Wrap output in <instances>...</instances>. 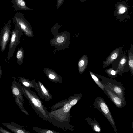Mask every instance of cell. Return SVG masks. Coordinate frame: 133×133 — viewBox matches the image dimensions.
<instances>
[{
    "label": "cell",
    "mask_w": 133,
    "mask_h": 133,
    "mask_svg": "<svg viewBox=\"0 0 133 133\" xmlns=\"http://www.w3.org/2000/svg\"><path fill=\"white\" fill-rule=\"evenodd\" d=\"M0 133H11V132L0 126Z\"/></svg>",
    "instance_id": "obj_25"
},
{
    "label": "cell",
    "mask_w": 133,
    "mask_h": 133,
    "mask_svg": "<svg viewBox=\"0 0 133 133\" xmlns=\"http://www.w3.org/2000/svg\"><path fill=\"white\" fill-rule=\"evenodd\" d=\"M128 6L124 2H120L117 3L115 5L114 12V15L118 18L125 16V15H127L128 10Z\"/></svg>",
    "instance_id": "obj_6"
},
{
    "label": "cell",
    "mask_w": 133,
    "mask_h": 133,
    "mask_svg": "<svg viewBox=\"0 0 133 133\" xmlns=\"http://www.w3.org/2000/svg\"><path fill=\"white\" fill-rule=\"evenodd\" d=\"M127 59L125 56L122 57L120 60L118 66L117 67L118 70H122L126 63Z\"/></svg>",
    "instance_id": "obj_17"
},
{
    "label": "cell",
    "mask_w": 133,
    "mask_h": 133,
    "mask_svg": "<svg viewBox=\"0 0 133 133\" xmlns=\"http://www.w3.org/2000/svg\"><path fill=\"white\" fill-rule=\"evenodd\" d=\"M79 99H74L72 100L70 102V104L71 106H72L75 104L77 103Z\"/></svg>",
    "instance_id": "obj_23"
},
{
    "label": "cell",
    "mask_w": 133,
    "mask_h": 133,
    "mask_svg": "<svg viewBox=\"0 0 133 133\" xmlns=\"http://www.w3.org/2000/svg\"><path fill=\"white\" fill-rule=\"evenodd\" d=\"M2 69H1V66L0 65V79L1 78V76L2 75Z\"/></svg>",
    "instance_id": "obj_28"
},
{
    "label": "cell",
    "mask_w": 133,
    "mask_h": 133,
    "mask_svg": "<svg viewBox=\"0 0 133 133\" xmlns=\"http://www.w3.org/2000/svg\"><path fill=\"white\" fill-rule=\"evenodd\" d=\"M2 124L12 132L15 133H25L26 131L19 125L13 122L10 123L3 122Z\"/></svg>",
    "instance_id": "obj_10"
},
{
    "label": "cell",
    "mask_w": 133,
    "mask_h": 133,
    "mask_svg": "<svg viewBox=\"0 0 133 133\" xmlns=\"http://www.w3.org/2000/svg\"><path fill=\"white\" fill-rule=\"evenodd\" d=\"M122 100L125 105L126 102L125 98V89L121 84H116L111 82H106L105 83Z\"/></svg>",
    "instance_id": "obj_5"
},
{
    "label": "cell",
    "mask_w": 133,
    "mask_h": 133,
    "mask_svg": "<svg viewBox=\"0 0 133 133\" xmlns=\"http://www.w3.org/2000/svg\"><path fill=\"white\" fill-rule=\"evenodd\" d=\"M11 3L14 8L13 11L14 12L20 10H33L26 6L25 2L24 0H12Z\"/></svg>",
    "instance_id": "obj_9"
},
{
    "label": "cell",
    "mask_w": 133,
    "mask_h": 133,
    "mask_svg": "<svg viewBox=\"0 0 133 133\" xmlns=\"http://www.w3.org/2000/svg\"><path fill=\"white\" fill-rule=\"evenodd\" d=\"M14 29L11 31V36L9 44V50L7 56L5 59L6 62L11 59L14 51L17 46L20 43L21 38L23 35L22 31L16 25Z\"/></svg>",
    "instance_id": "obj_1"
},
{
    "label": "cell",
    "mask_w": 133,
    "mask_h": 133,
    "mask_svg": "<svg viewBox=\"0 0 133 133\" xmlns=\"http://www.w3.org/2000/svg\"><path fill=\"white\" fill-rule=\"evenodd\" d=\"M80 1H81V2H83L86 1L87 0H79Z\"/></svg>",
    "instance_id": "obj_30"
},
{
    "label": "cell",
    "mask_w": 133,
    "mask_h": 133,
    "mask_svg": "<svg viewBox=\"0 0 133 133\" xmlns=\"http://www.w3.org/2000/svg\"><path fill=\"white\" fill-rule=\"evenodd\" d=\"M94 106L101 112L109 122L114 131L117 133L114 121L108 107L103 98L97 97L93 103Z\"/></svg>",
    "instance_id": "obj_2"
},
{
    "label": "cell",
    "mask_w": 133,
    "mask_h": 133,
    "mask_svg": "<svg viewBox=\"0 0 133 133\" xmlns=\"http://www.w3.org/2000/svg\"><path fill=\"white\" fill-rule=\"evenodd\" d=\"M24 57V51L22 47L18 49L16 54L17 63L19 65L22 64L23 63Z\"/></svg>",
    "instance_id": "obj_13"
},
{
    "label": "cell",
    "mask_w": 133,
    "mask_h": 133,
    "mask_svg": "<svg viewBox=\"0 0 133 133\" xmlns=\"http://www.w3.org/2000/svg\"><path fill=\"white\" fill-rule=\"evenodd\" d=\"M128 64L132 74L133 70V58L132 55L129 56L128 60Z\"/></svg>",
    "instance_id": "obj_18"
},
{
    "label": "cell",
    "mask_w": 133,
    "mask_h": 133,
    "mask_svg": "<svg viewBox=\"0 0 133 133\" xmlns=\"http://www.w3.org/2000/svg\"><path fill=\"white\" fill-rule=\"evenodd\" d=\"M11 29V21H8L2 29L0 35V48L1 52L5 50L10 39Z\"/></svg>",
    "instance_id": "obj_4"
},
{
    "label": "cell",
    "mask_w": 133,
    "mask_h": 133,
    "mask_svg": "<svg viewBox=\"0 0 133 133\" xmlns=\"http://www.w3.org/2000/svg\"><path fill=\"white\" fill-rule=\"evenodd\" d=\"M106 72L109 75L111 76H114L116 75L117 74V72L112 69H109L106 70Z\"/></svg>",
    "instance_id": "obj_19"
},
{
    "label": "cell",
    "mask_w": 133,
    "mask_h": 133,
    "mask_svg": "<svg viewBox=\"0 0 133 133\" xmlns=\"http://www.w3.org/2000/svg\"><path fill=\"white\" fill-rule=\"evenodd\" d=\"M71 108V105L69 104H67L64 106L63 110L65 112H67L70 110Z\"/></svg>",
    "instance_id": "obj_20"
},
{
    "label": "cell",
    "mask_w": 133,
    "mask_h": 133,
    "mask_svg": "<svg viewBox=\"0 0 133 133\" xmlns=\"http://www.w3.org/2000/svg\"><path fill=\"white\" fill-rule=\"evenodd\" d=\"M11 89L13 97H18L23 102V92L21 88L20 85L15 79H14L11 82Z\"/></svg>",
    "instance_id": "obj_8"
},
{
    "label": "cell",
    "mask_w": 133,
    "mask_h": 133,
    "mask_svg": "<svg viewBox=\"0 0 133 133\" xmlns=\"http://www.w3.org/2000/svg\"><path fill=\"white\" fill-rule=\"evenodd\" d=\"M120 49L119 48H118L112 52L106 60L103 62V68H104L109 66L117 58L119 55Z\"/></svg>",
    "instance_id": "obj_11"
},
{
    "label": "cell",
    "mask_w": 133,
    "mask_h": 133,
    "mask_svg": "<svg viewBox=\"0 0 133 133\" xmlns=\"http://www.w3.org/2000/svg\"><path fill=\"white\" fill-rule=\"evenodd\" d=\"M88 122H89V124L93 129L97 132H99L101 131V129L98 123L94 121L88 120Z\"/></svg>",
    "instance_id": "obj_15"
},
{
    "label": "cell",
    "mask_w": 133,
    "mask_h": 133,
    "mask_svg": "<svg viewBox=\"0 0 133 133\" xmlns=\"http://www.w3.org/2000/svg\"><path fill=\"white\" fill-rule=\"evenodd\" d=\"M65 0H57L56 3V9H58L63 3Z\"/></svg>",
    "instance_id": "obj_21"
},
{
    "label": "cell",
    "mask_w": 133,
    "mask_h": 133,
    "mask_svg": "<svg viewBox=\"0 0 133 133\" xmlns=\"http://www.w3.org/2000/svg\"><path fill=\"white\" fill-rule=\"evenodd\" d=\"M88 63V58L86 55H84L80 60L78 63L79 71L83 73L85 70Z\"/></svg>",
    "instance_id": "obj_12"
},
{
    "label": "cell",
    "mask_w": 133,
    "mask_h": 133,
    "mask_svg": "<svg viewBox=\"0 0 133 133\" xmlns=\"http://www.w3.org/2000/svg\"><path fill=\"white\" fill-rule=\"evenodd\" d=\"M14 97V98L15 102L18 106L22 112L25 113L26 112L23 107L22 102L20 99L19 98L15 96Z\"/></svg>",
    "instance_id": "obj_16"
},
{
    "label": "cell",
    "mask_w": 133,
    "mask_h": 133,
    "mask_svg": "<svg viewBox=\"0 0 133 133\" xmlns=\"http://www.w3.org/2000/svg\"><path fill=\"white\" fill-rule=\"evenodd\" d=\"M47 133H52L53 132L50 130H48L46 132Z\"/></svg>",
    "instance_id": "obj_29"
},
{
    "label": "cell",
    "mask_w": 133,
    "mask_h": 133,
    "mask_svg": "<svg viewBox=\"0 0 133 133\" xmlns=\"http://www.w3.org/2000/svg\"><path fill=\"white\" fill-rule=\"evenodd\" d=\"M89 72L95 82L101 90L105 93V91L106 92L105 90V88L106 86V84L105 83L102 84L94 74L90 71Z\"/></svg>",
    "instance_id": "obj_14"
},
{
    "label": "cell",
    "mask_w": 133,
    "mask_h": 133,
    "mask_svg": "<svg viewBox=\"0 0 133 133\" xmlns=\"http://www.w3.org/2000/svg\"><path fill=\"white\" fill-rule=\"evenodd\" d=\"M105 90L110 99L116 106L119 108H122L125 106L121 99L106 85Z\"/></svg>",
    "instance_id": "obj_7"
},
{
    "label": "cell",
    "mask_w": 133,
    "mask_h": 133,
    "mask_svg": "<svg viewBox=\"0 0 133 133\" xmlns=\"http://www.w3.org/2000/svg\"><path fill=\"white\" fill-rule=\"evenodd\" d=\"M49 76L50 78L52 79H53L55 78L54 76L52 74H50L49 75Z\"/></svg>",
    "instance_id": "obj_27"
},
{
    "label": "cell",
    "mask_w": 133,
    "mask_h": 133,
    "mask_svg": "<svg viewBox=\"0 0 133 133\" xmlns=\"http://www.w3.org/2000/svg\"><path fill=\"white\" fill-rule=\"evenodd\" d=\"M12 23L27 35L31 33L29 23L25 18L23 14L21 12L16 13L12 18Z\"/></svg>",
    "instance_id": "obj_3"
},
{
    "label": "cell",
    "mask_w": 133,
    "mask_h": 133,
    "mask_svg": "<svg viewBox=\"0 0 133 133\" xmlns=\"http://www.w3.org/2000/svg\"><path fill=\"white\" fill-rule=\"evenodd\" d=\"M32 103L36 106L38 107H40L41 106V103H38L37 100L35 98H33L32 99Z\"/></svg>",
    "instance_id": "obj_22"
},
{
    "label": "cell",
    "mask_w": 133,
    "mask_h": 133,
    "mask_svg": "<svg viewBox=\"0 0 133 133\" xmlns=\"http://www.w3.org/2000/svg\"><path fill=\"white\" fill-rule=\"evenodd\" d=\"M41 88L43 92L45 93H46L47 92V91L44 87L43 85H42L41 86Z\"/></svg>",
    "instance_id": "obj_26"
},
{
    "label": "cell",
    "mask_w": 133,
    "mask_h": 133,
    "mask_svg": "<svg viewBox=\"0 0 133 133\" xmlns=\"http://www.w3.org/2000/svg\"><path fill=\"white\" fill-rule=\"evenodd\" d=\"M64 38L63 37L60 36L57 38V41L58 42L61 43L64 41Z\"/></svg>",
    "instance_id": "obj_24"
}]
</instances>
